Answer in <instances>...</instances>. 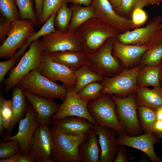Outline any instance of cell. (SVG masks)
<instances>
[{"label":"cell","mask_w":162,"mask_h":162,"mask_svg":"<svg viewBox=\"0 0 162 162\" xmlns=\"http://www.w3.org/2000/svg\"><path fill=\"white\" fill-rule=\"evenodd\" d=\"M1 16L11 22L20 20L16 0H0Z\"/></svg>","instance_id":"obj_35"},{"label":"cell","mask_w":162,"mask_h":162,"mask_svg":"<svg viewBox=\"0 0 162 162\" xmlns=\"http://www.w3.org/2000/svg\"><path fill=\"white\" fill-rule=\"evenodd\" d=\"M12 22L1 16L0 18V43L1 45L8 37L12 27Z\"/></svg>","instance_id":"obj_42"},{"label":"cell","mask_w":162,"mask_h":162,"mask_svg":"<svg viewBox=\"0 0 162 162\" xmlns=\"http://www.w3.org/2000/svg\"><path fill=\"white\" fill-rule=\"evenodd\" d=\"M99 144L98 136L93 128L88 131L87 140L80 146V162H99Z\"/></svg>","instance_id":"obj_24"},{"label":"cell","mask_w":162,"mask_h":162,"mask_svg":"<svg viewBox=\"0 0 162 162\" xmlns=\"http://www.w3.org/2000/svg\"><path fill=\"white\" fill-rule=\"evenodd\" d=\"M116 104L117 116L127 133L130 136L142 134L137 114L138 106L134 94L131 93L124 98L111 95Z\"/></svg>","instance_id":"obj_8"},{"label":"cell","mask_w":162,"mask_h":162,"mask_svg":"<svg viewBox=\"0 0 162 162\" xmlns=\"http://www.w3.org/2000/svg\"><path fill=\"white\" fill-rule=\"evenodd\" d=\"M17 85L22 89L37 95L48 98H58L63 101L67 93L68 87L58 85L41 74L35 69L22 78Z\"/></svg>","instance_id":"obj_3"},{"label":"cell","mask_w":162,"mask_h":162,"mask_svg":"<svg viewBox=\"0 0 162 162\" xmlns=\"http://www.w3.org/2000/svg\"><path fill=\"white\" fill-rule=\"evenodd\" d=\"M11 100L13 118L4 136H10L17 123L26 115L29 106L28 105V100L25 96L22 89L17 85L13 88Z\"/></svg>","instance_id":"obj_22"},{"label":"cell","mask_w":162,"mask_h":162,"mask_svg":"<svg viewBox=\"0 0 162 162\" xmlns=\"http://www.w3.org/2000/svg\"><path fill=\"white\" fill-rule=\"evenodd\" d=\"M71 8L72 12V16L68 32L74 33L85 22L95 17L94 10L91 5L83 7L81 5L74 4Z\"/></svg>","instance_id":"obj_28"},{"label":"cell","mask_w":162,"mask_h":162,"mask_svg":"<svg viewBox=\"0 0 162 162\" xmlns=\"http://www.w3.org/2000/svg\"><path fill=\"white\" fill-rule=\"evenodd\" d=\"M14 112L11 99L6 100L1 91L0 96V119L4 128L8 129L13 120Z\"/></svg>","instance_id":"obj_36"},{"label":"cell","mask_w":162,"mask_h":162,"mask_svg":"<svg viewBox=\"0 0 162 162\" xmlns=\"http://www.w3.org/2000/svg\"><path fill=\"white\" fill-rule=\"evenodd\" d=\"M93 129L98 136L101 149L99 162H114L119 148L116 139V133L112 129L99 125H95Z\"/></svg>","instance_id":"obj_18"},{"label":"cell","mask_w":162,"mask_h":162,"mask_svg":"<svg viewBox=\"0 0 162 162\" xmlns=\"http://www.w3.org/2000/svg\"><path fill=\"white\" fill-rule=\"evenodd\" d=\"M26 98L36 111L39 123L51 125V120L59 105L52 99L39 96L23 89Z\"/></svg>","instance_id":"obj_19"},{"label":"cell","mask_w":162,"mask_h":162,"mask_svg":"<svg viewBox=\"0 0 162 162\" xmlns=\"http://www.w3.org/2000/svg\"><path fill=\"white\" fill-rule=\"evenodd\" d=\"M37 69L44 76L54 82L61 81L67 87L73 86L76 84V80L73 70L54 62L48 53L43 51Z\"/></svg>","instance_id":"obj_15"},{"label":"cell","mask_w":162,"mask_h":162,"mask_svg":"<svg viewBox=\"0 0 162 162\" xmlns=\"http://www.w3.org/2000/svg\"><path fill=\"white\" fill-rule=\"evenodd\" d=\"M152 47L149 45L124 44L116 39L112 53L114 57L121 60L124 66L128 67L140 61L144 54Z\"/></svg>","instance_id":"obj_20"},{"label":"cell","mask_w":162,"mask_h":162,"mask_svg":"<svg viewBox=\"0 0 162 162\" xmlns=\"http://www.w3.org/2000/svg\"><path fill=\"white\" fill-rule=\"evenodd\" d=\"M114 9L121 5L122 0H107Z\"/></svg>","instance_id":"obj_49"},{"label":"cell","mask_w":162,"mask_h":162,"mask_svg":"<svg viewBox=\"0 0 162 162\" xmlns=\"http://www.w3.org/2000/svg\"><path fill=\"white\" fill-rule=\"evenodd\" d=\"M33 1L35 3L34 10L37 17L41 24L40 22L43 11V0H33Z\"/></svg>","instance_id":"obj_44"},{"label":"cell","mask_w":162,"mask_h":162,"mask_svg":"<svg viewBox=\"0 0 162 162\" xmlns=\"http://www.w3.org/2000/svg\"><path fill=\"white\" fill-rule=\"evenodd\" d=\"M63 2L71 3L74 4L83 5L86 6L92 4V0H63Z\"/></svg>","instance_id":"obj_46"},{"label":"cell","mask_w":162,"mask_h":162,"mask_svg":"<svg viewBox=\"0 0 162 162\" xmlns=\"http://www.w3.org/2000/svg\"><path fill=\"white\" fill-rule=\"evenodd\" d=\"M53 147L50 125L39 123L28 154L33 162H52Z\"/></svg>","instance_id":"obj_11"},{"label":"cell","mask_w":162,"mask_h":162,"mask_svg":"<svg viewBox=\"0 0 162 162\" xmlns=\"http://www.w3.org/2000/svg\"><path fill=\"white\" fill-rule=\"evenodd\" d=\"M147 18L146 12L142 8H138L133 12L131 19L135 26L140 27L146 22Z\"/></svg>","instance_id":"obj_41"},{"label":"cell","mask_w":162,"mask_h":162,"mask_svg":"<svg viewBox=\"0 0 162 162\" xmlns=\"http://www.w3.org/2000/svg\"><path fill=\"white\" fill-rule=\"evenodd\" d=\"M73 86L68 87L66 96L59 105L58 110L52 117L51 122L67 116H75L84 118L97 125L87 108L90 100L81 99L75 92V87L73 88Z\"/></svg>","instance_id":"obj_12"},{"label":"cell","mask_w":162,"mask_h":162,"mask_svg":"<svg viewBox=\"0 0 162 162\" xmlns=\"http://www.w3.org/2000/svg\"><path fill=\"white\" fill-rule=\"evenodd\" d=\"M137 114L140 127L145 134L153 133L157 119L155 110L144 106L138 107Z\"/></svg>","instance_id":"obj_29"},{"label":"cell","mask_w":162,"mask_h":162,"mask_svg":"<svg viewBox=\"0 0 162 162\" xmlns=\"http://www.w3.org/2000/svg\"><path fill=\"white\" fill-rule=\"evenodd\" d=\"M68 3L63 2L54 20L55 26L56 29L63 33L68 31L72 16L71 9L68 7Z\"/></svg>","instance_id":"obj_30"},{"label":"cell","mask_w":162,"mask_h":162,"mask_svg":"<svg viewBox=\"0 0 162 162\" xmlns=\"http://www.w3.org/2000/svg\"><path fill=\"white\" fill-rule=\"evenodd\" d=\"M135 92L138 106H144L155 110L162 106V88L161 87H154L152 89L140 87Z\"/></svg>","instance_id":"obj_23"},{"label":"cell","mask_w":162,"mask_h":162,"mask_svg":"<svg viewBox=\"0 0 162 162\" xmlns=\"http://www.w3.org/2000/svg\"><path fill=\"white\" fill-rule=\"evenodd\" d=\"M91 5L95 17L120 33L139 28L134 25L131 19L117 14L107 0H92Z\"/></svg>","instance_id":"obj_13"},{"label":"cell","mask_w":162,"mask_h":162,"mask_svg":"<svg viewBox=\"0 0 162 162\" xmlns=\"http://www.w3.org/2000/svg\"><path fill=\"white\" fill-rule=\"evenodd\" d=\"M49 54L54 62L62 64L73 70L87 64L85 54L84 52L65 51Z\"/></svg>","instance_id":"obj_25"},{"label":"cell","mask_w":162,"mask_h":162,"mask_svg":"<svg viewBox=\"0 0 162 162\" xmlns=\"http://www.w3.org/2000/svg\"><path fill=\"white\" fill-rule=\"evenodd\" d=\"M51 125L65 134L71 135L88 133L95 125L86 119L75 116H68L52 121Z\"/></svg>","instance_id":"obj_21"},{"label":"cell","mask_w":162,"mask_h":162,"mask_svg":"<svg viewBox=\"0 0 162 162\" xmlns=\"http://www.w3.org/2000/svg\"><path fill=\"white\" fill-rule=\"evenodd\" d=\"M130 158L127 153L125 146L120 145L114 162H128Z\"/></svg>","instance_id":"obj_43"},{"label":"cell","mask_w":162,"mask_h":162,"mask_svg":"<svg viewBox=\"0 0 162 162\" xmlns=\"http://www.w3.org/2000/svg\"><path fill=\"white\" fill-rule=\"evenodd\" d=\"M162 60V43L152 47L144 54L140 60L141 67L144 65L157 66Z\"/></svg>","instance_id":"obj_32"},{"label":"cell","mask_w":162,"mask_h":162,"mask_svg":"<svg viewBox=\"0 0 162 162\" xmlns=\"http://www.w3.org/2000/svg\"><path fill=\"white\" fill-rule=\"evenodd\" d=\"M18 162H33V161L28 154L22 155L20 154L19 157Z\"/></svg>","instance_id":"obj_48"},{"label":"cell","mask_w":162,"mask_h":162,"mask_svg":"<svg viewBox=\"0 0 162 162\" xmlns=\"http://www.w3.org/2000/svg\"><path fill=\"white\" fill-rule=\"evenodd\" d=\"M141 66L124 70L118 75L112 77H104L101 83L102 94L122 96L135 92L138 88L137 77Z\"/></svg>","instance_id":"obj_9"},{"label":"cell","mask_w":162,"mask_h":162,"mask_svg":"<svg viewBox=\"0 0 162 162\" xmlns=\"http://www.w3.org/2000/svg\"><path fill=\"white\" fill-rule=\"evenodd\" d=\"M103 87L102 83L98 82H93L86 86L78 94L83 100H96L103 94L101 93Z\"/></svg>","instance_id":"obj_37"},{"label":"cell","mask_w":162,"mask_h":162,"mask_svg":"<svg viewBox=\"0 0 162 162\" xmlns=\"http://www.w3.org/2000/svg\"><path fill=\"white\" fill-rule=\"evenodd\" d=\"M51 131L53 142L52 162H80L79 147L86 141L88 133L69 135L53 126Z\"/></svg>","instance_id":"obj_2"},{"label":"cell","mask_w":162,"mask_h":162,"mask_svg":"<svg viewBox=\"0 0 162 162\" xmlns=\"http://www.w3.org/2000/svg\"><path fill=\"white\" fill-rule=\"evenodd\" d=\"M162 16L158 15L143 27L119 33L116 39L124 44L154 46L162 43Z\"/></svg>","instance_id":"obj_5"},{"label":"cell","mask_w":162,"mask_h":162,"mask_svg":"<svg viewBox=\"0 0 162 162\" xmlns=\"http://www.w3.org/2000/svg\"><path fill=\"white\" fill-rule=\"evenodd\" d=\"M23 55L19 51L10 59L0 62V83L3 80L8 71L15 64Z\"/></svg>","instance_id":"obj_40"},{"label":"cell","mask_w":162,"mask_h":162,"mask_svg":"<svg viewBox=\"0 0 162 162\" xmlns=\"http://www.w3.org/2000/svg\"><path fill=\"white\" fill-rule=\"evenodd\" d=\"M20 20H29L36 27L40 28L41 25L37 17L34 9L32 0H16Z\"/></svg>","instance_id":"obj_31"},{"label":"cell","mask_w":162,"mask_h":162,"mask_svg":"<svg viewBox=\"0 0 162 162\" xmlns=\"http://www.w3.org/2000/svg\"><path fill=\"white\" fill-rule=\"evenodd\" d=\"M115 39H109L94 53L85 54L87 64L93 71L103 76L112 75L119 70V63L112 53Z\"/></svg>","instance_id":"obj_10"},{"label":"cell","mask_w":162,"mask_h":162,"mask_svg":"<svg viewBox=\"0 0 162 162\" xmlns=\"http://www.w3.org/2000/svg\"><path fill=\"white\" fill-rule=\"evenodd\" d=\"M56 14L57 12L51 15L39 31L27 38L26 42L23 46L24 47L27 49L32 42L56 31V29L55 28L54 20Z\"/></svg>","instance_id":"obj_34"},{"label":"cell","mask_w":162,"mask_h":162,"mask_svg":"<svg viewBox=\"0 0 162 162\" xmlns=\"http://www.w3.org/2000/svg\"><path fill=\"white\" fill-rule=\"evenodd\" d=\"M116 142L118 146L124 145L140 150L153 162H162V158L156 154L155 144L159 143L160 138L154 133L145 134L136 136H129L127 133L117 135Z\"/></svg>","instance_id":"obj_17"},{"label":"cell","mask_w":162,"mask_h":162,"mask_svg":"<svg viewBox=\"0 0 162 162\" xmlns=\"http://www.w3.org/2000/svg\"><path fill=\"white\" fill-rule=\"evenodd\" d=\"M76 80L74 90L78 94L86 86L93 82L102 81L104 77L92 70L87 64L73 70Z\"/></svg>","instance_id":"obj_27"},{"label":"cell","mask_w":162,"mask_h":162,"mask_svg":"<svg viewBox=\"0 0 162 162\" xmlns=\"http://www.w3.org/2000/svg\"><path fill=\"white\" fill-rule=\"evenodd\" d=\"M157 120H162V106L155 110Z\"/></svg>","instance_id":"obj_50"},{"label":"cell","mask_w":162,"mask_h":162,"mask_svg":"<svg viewBox=\"0 0 162 162\" xmlns=\"http://www.w3.org/2000/svg\"><path fill=\"white\" fill-rule=\"evenodd\" d=\"M116 106L111 96L108 94H103L98 99L90 100L87 105L88 111L97 125L112 129L117 135L127 132L117 116Z\"/></svg>","instance_id":"obj_4"},{"label":"cell","mask_w":162,"mask_h":162,"mask_svg":"<svg viewBox=\"0 0 162 162\" xmlns=\"http://www.w3.org/2000/svg\"><path fill=\"white\" fill-rule=\"evenodd\" d=\"M19 152L15 155L7 158L0 159V162H18Z\"/></svg>","instance_id":"obj_47"},{"label":"cell","mask_w":162,"mask_h":162,"mask_svg":"<svg viewBox=\"0 0 162 162\" xmlns=\"http://www.w3.org/2000/svg\"><path fill=\"white\" fill-rule=\"evenodd\" d=\"M35 26L30 20H19L12 22L7 38L0 46V58H10L18 49L26 42L27 37L35 32Z\"/></svg>","instance_id":"obj_7"},{"label":"cell","mask_w":162,"mask_h":162,"mask_svg":"<svg viewBox=\"0 0 162 162\" xmlns=\"http://www.w3.org/2000/svg\"><path fill=\"white\" fill-rule=\"evenodd\" d=\"M161 25H162V23H161Z\"/></svg>","instance_id":"obj_53"},{"label":"cell","mask_w":162,"mask_h":162,"mask_svg":"<svg viewBox=\"0 0 162 162\" xmlns=\"http://www.w3.org/2000/svg\"><path fill=\"white\" fill-rule=\"evenodd\" d=\"M63 0H43V11L40 23L43 25L52 14L57 12Z\"/></svg>","instance_id":"obj_38"},{"label":"cell","mask_w":162,"mask_h":162,"mask_svg":"<svg viewBox=\"0 0 162 162\" xmlns=\"http://www.w3.org/2000/svg\"><path fill=\"white\" fill-rule=\"evenodd\" d=\"M148 4L152 5H159L162 3V0H148Z\"/></svg>","instance_id":"obj_51"},{"label":"cell","mask_w":162,"mask_h":162,"mask_svg":"<svg viewBox=\"0 0 162 162\" xmlns=\"http://www.w3.org/2000/svg\"><path fill=\"white\" fill-rule=\"evenodd\" d=\"M161 64L157 66L144 65L141 67L138 74L137 84L138 88L151 86L161 87L160 73Z\"/></svg>","instance_id":"obj_26"},{"label":"cell","mask_w":162,"mask_h":162,"mask_svg":"<svg viewBox=\"0 0 162 162\" xmlns=\"http://www.w3.org/2000/svg\"><path fill=\"white\" fill-rule=\"evenodd\" d=\"M153 133L160 138H162V120H157L153 128Z\"/></svg>","instance_id":"obj_45"},{"label":"cell","mask_w":162,"mask_h":162,"mask_svg":"<svg viewBox=\"0 0 162 162\" xmlns=\"http://www.w3.org/2000/svg\"><path fill=\"white\" fill-rule=\"evenodd\" d=\"M28 51L24 54L18 64L10 72L4 81L6 92L16 86L19 81L32 70L37 69L40 63L43 51L41 40L31 42Z\"/></svg>","instance_id":"obj_6"},{"label":"cell","mask_w":162,"mask_h":162,"mask_svg":"<svg viewBox=\"0 0 162 162\" xmlns=\"http://www.w3.org/2000/svg\"><path fill=\"white\" fill-rule=\"evenodd\" d=\"M148 4V0H122L121 5L114 9L120 15L131 19L134 10L142 8Z\"/></svg>","instance_id":"obj_33"},{"label":"cell","mask_w":162,"mask_h":162,"mask_svg":"<svg viewBox=\"0 0 162 162\" xmlns=\"http://www.w3.org/2000/svg\"><path fill=\"white\" fill-rule=\"evenodd\" d=\"M39 124L37 113L30 104L25 117L19 121L18 131L13 136H4L6 141L17 140L20 145L21 155L27 154L33 138Z\"/></svg>","instance_id":"obj_14"},{"label":"cell","mask_w":162,"mask_h":162,"mask_svg":"<svg viewBox=\"0 0 162 162\" xmlns=\"http://www.w3.org/2000/svg\"><path fill=\"white\" fill-rule=\"evenodd\" d=\"M74 33L86 55L95 52L108 40L116 39L120 33L96 17L85 22Z\"/></svg>","instance_id":"obj_1"},{"label":"cell","mask_w":162,"mask_h":162,"mask_svg":"<svg viewBox=\"0 0 162 162\" xmlns=\"http://www.w3.org/2000/svg\"><path fill=\"white\" fill-rule=\"evenodd\" d=\"M1 142L0 144V159L10 158L20 151V145L17 140Z\"/></svg>","instance_id":"obj_39"},{"label":"cell","mask_w":162,"mask_h":162,"mask_svg":"<svg viewBox=\"0 0 162 162\" xmlns=\"http://www.w3.org/2000/svg\"><path fill=\"white\" fill-rule=\"evenodd\" d=\"M161 67L160 73V81L161 87L162 88V60L161 61Z\"/></svg>","instance_id":"obj_52"},{"label":"cell","mask_w":162,"mask_h":162,"mask_svg":"<svg viewBox=\"0 0 162 162\" xmlns=\"http://www.w3.org/2000/svg\"><path fill=\"white\" fill-rule=\"evenodd\" d=\"M42 37L43 51L48 53L65 51L84 52L74 33H63L56 29Z\"/></svg>","instance_id":"obj_16"}]
</instances>
